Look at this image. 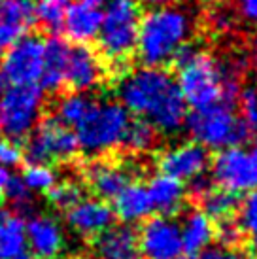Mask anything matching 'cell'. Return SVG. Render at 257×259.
<instances>
[{
    "label": "cell",
    "mask_w": 257,
    "mask_h": 259,
    "mask_svg": "<svg viewBox=\"0 0 257 259\" xmlns=\"http://www.w3.org/2000/svg\"><path fill=\"white\" fill-rule=\"evenodd\" d=\"M68 4L70 0H38L34 6V21L50 32H57L63 29Z\"/></svg>",
    "instance_id": "cell-28"
},
{
    "label": "cell",
    "mask_w": 257,
    "mask_h": 259,
    "mask_svg": "<svg viewBox=\"0 0 257 259\" xmlns=\"http://www.w3.org/2000/svg\"><path fill=\"white\" fill-rule=\"evenodd\" d=\"M140 19L142 12L138 0H106L97 40L102 55L112 61L119 72L123 70V61H127L136 48Z\"/></svg>",
    "instance_id": "cell-4"
},
{
    "label": "cell",
    "mask_w": 257,
    "mask_h": 259,
    "mask_svg": "<svg viewBox=\"0 0 257 259\" xmlns=\"http://www.w3.org/2000/svg\"><path fill=\"white\" fill-rule=\"evenodd\" d=\"M106 0H74L68 4L63 29L76 44H87L99 36Z\"/></svg>",
    "instance_id": "cell-16"
},
{
    "label": "cell",
    "mask_w": 257,
    "mask_h": 259,
    "mask_svg": "<svg viewBox=\"0 0 257 259\" xmlns=\"http://www.w3.org/2000/svg\"><path fill=\"white\" fill-rule=\"evenodd\" d=\"M238 225L242 229V235L250 240L251 248L257 252V189H253L240 206V218Z\"/></svg>",
    "instance_id": "cell-31"
},
{
    "label": "cell",
    "mask_w": 257,
    "mask_h": 259,
    "mask_svg": "<svg viewBox=\"0 0 257 259\" xmlns=\"http://www.w3.org/2000/svg\"><path fill=\"white\" fill-rule=\"evenodd\" d=\"M91 104H93V99H89L85 93H76L74 91L70 95H64L63 99L57 102V119L72 129L85 117Z\"/></svg>",
    "instance_id": "cell-26"
},
{
    "label": "cell",
    "mask_w": 257,
    "mask_h": 259,
    "mask_svg": "<svg viewBox=\"0 0 257 259\" xmlns=\"http://www.w3.org/2000/svg\"><path fill=\"white\" fill-rule=\"evenodd\" d=\"M210 189H212V182L206 178V174L189 182V191H191V195L193 197H197V199H202Z\"/></svg>",
    "instance_id": "cell-38"
},
{
    "label": "cell",
    "mask_w": 257,
    "mask_h": 259,
    "mask_svg": "<svg viewBox=\"0 0 257 259\" xmlns=\"http://www.w3.org/2000/svg\"><path fill=\"white\" fill-rule=\"evenodd\" d=\"M138 237V253L146 259H178L184 253L180 223L170 216L150 218Z\"/></svg>",
    "instance_id": "cell-11"
},
{
    "label": "cell",
    "mask_w": 257,
    "mask_h": 259,
    "mask_svg": "<svg viewBox=\"0 0 257 259\" xmlns=\"http://www.w3.org/2000/svg\"><path fill=\"white\" fill-rule=\"evenodd\" d=\"M148 195H150L153 212H159L161 216H172L182 210L186 202V186L184 182L176 180L166 174H155L148 182Z\"/></svg>",
    "instance_id": "cell-20"
},
{
    "label": "cell",
    "mask_w": 257,
    "mask_h": 259,
    "mask_svg": "<svg viewBox=\"0 0 257 259\" xmlns=\"http://www.w3.org/2000/svg\"><path fill=\"white\" fill-rule=\"evenodd\" d=\"M140 2H144L146 6H150V8H159V6H168L174 0H140Z\"/></svg>",
    "instance_id": "cell-40"
},
{
    "label": "cell",
    "mask_w": 257,
    "mask_h": 259,
    "mask_svg": "<svg viewBox=\"0 0 257 259\" xmlns=\"http://www.w3.org/2000/svg\"><path fill=\"white\" fill-rule=\"evenodd\" d=\"M180 233H182V248L187 255H197L204 248L212 246V240L216 237L214 222L202 212L200 208L189 210L182 223H180Z\"/></svg>",
    "instance_id": "cell-22"
},
{
    "label": "cell",
    "mask_w": 257,
    "mask_h": 259,
    "mask_svg": "<svg viewBox=\"0 0 257 259\" xmlns=\"http://www.w3.org/2000/svg\"><path fill=\"white\" fill-rule=\"evenodd\" d=\"M25 235L27 246L36 259H59L64 252V231L50 214H36L25 222Z\"/></svg>",
    "instance_id": "cell-13"
},
{
    "label": "cell",
    "mask_w": 257,
    "mask_h": 259,
    "mask_svg": "<svg viewBox=\"0 0 257 259\" xmlns=\"http://www.w3.org/2000/svg\"><path fill=\"white\" fill-rule=\"evenodd\" d=\"M46 40L25 34L8 48L2 61V76L12 85H34L42 78Z\"/></svg>",
    "instance_id": "cell-9"
},
{
    "label": "cell",
    "mask_w": 257,
    "mask_h": 259,
    "mask_svg": "<svg viewBox=\"0 0 257 259\" xmlns=\"http://www.w3.org/2000/svg\"><path fill=\"white\" fill-rule=\"evenodd\" d=\"M95 252L100 259H135L138 255V237L127 223L110 225L95 240Z\"/></svg>",
    "instance_id": "cell-19"
},
{
    "label": "cell",
    "mask_w": 257,
    "mask_h": 259,
    "mask_svg": "<svg viewBox=\"0 0 257 259\" xmlns=\"http://www.w3.org/2000/svg\"><path fill=\"white\" fill-rule=\"evenodd\" d=\"M23 157V151L19 146L12 140H0V165L2 166H15Z\"/></svg>",
    "instance_id": "cell-36"
},
{
    "label": "cell",
    "mask_w": 257,
    "mask_h": 259,
    "mask_svg": "<svg viewBox=\"0 0 257 259\" xmlns=\"http://www.w3.org/2000/svg\"><path fill=\"white\" fill-rule=\"evenodd\" d=\"M248 151H250L251 159H253V165H255V168H257V142L251 146V150H248Z\"/></svg>",
    "instance_id": "cell-41"
},
{
    "label": "cell",
    "mask_w": 257,
    "mask_h": 259,
    "mask_svg": "<svg viewBox=\"0 0 257 259\" xmlns=\"http://www.w3.org/2000/svg\"><path fill=\"white\" fill-rule=\"evenodd\" d=\"M253 74H255V81H257V55L253 59Z\"/></svg>",
    "instance_id": "cell-44"
},
{
    "label": "cell",
    "mask_w": 257,
    "mask_h": 259,
    "mask_svg": "<svg viewBox=\"0 0 257 259\" xmlns=\"http://www.w3.org/2000/svg\"><path fill=\"white\" fill-rule=\"evenodd\" d=\"M21 182L32 193H48L57 184V174L48 163H29L23 170Z\"/></svg>",
    "instance_id": "cell-29"
},
{
    "label": "cell",
    "mask_w": 257,
    "mask_h": 259,
    "mask_svg": "<svg viewBox=\"0 0 257 259\" xmlns=\"http://www.w3.org/2000/svg\"><path fill=\"white\" fill-rule=\"evenodd\" d=\"M178 259H180V257H178Z\"/></svg>",
    "instance_id": "cell-46"
},
{
    "label": "cell",
    "mask_w": 257,
    "mask_h": 259,
    "mask_svg": "<svg viewBox=\"0 0 257 259\" xmlns=\"http://www.w3.org/2000/svg\"><path fill=\"white\" fill-rule=\"evenodd\" d=\"M193 34L191 14L180 6L151 8L140 19L135 51L144 66L168 65Z\"/></svg>",
    "instance_id": "cell-3"
},
{
    "label": "cell",
    "mask_w": 257,
    "mask_h": 259,
    "mask_svg": "<svg viewBox=\"0 0 257 259\" xmlns=\"http://www.w3.org/2000/svg\"><path fill=\"white\" fill-rule=\"evenodd\" d=\"M48 199H50V202L55 208L68 210L78 201L83 199V189H81V186H79L78 182H72V180L57 182L48 191Z\"/></svg>",
    "instance_id": "cell-30"
},
{
    "label": "cell",
    "mask_w": 257,
    "mask_h": 259,
    "mask_svg": "<svg viewBox=\"0 0 257 259\" xmlns=\"http://www.w3.org/2000/svg\"><path fill=\"white\" fill-rule=\"evenodd\" d=\"M119 104L128 114L148 121L155 131L174 135L184 129L187 104L174 76L155 66H142L123 74L117 85Z\"/></svg>",
    "instance_id": "cell-1"
},
{
    "label": "cell",
    "mask_w": 257,
    "mask_h": 259,
    "mask_svg": "<svg viewBox=\"0 0 257 259\" xmlns=\"http://www.w3.org/2000/svg\"><path fill=\"white\" fill-rule=\"evenodd\" d=\"M236 6L244 21L257 25V0H236Z\"/></svg>",
    "instance_id": "cell-37"
},
{
    "label": "cell",
    "mask_w": 257,
    "mask_h": 259,
    "mask_svg": "<svg viewBox=\"0 0 257 259\" xmlns=\"http://www.w3.org/2000/svg\"><path fill=\"white\" fill-rule=\"evenodd\" d=\"M85 178L99 199L114 201L123 187L131 184V170L127 166L117 165V163L97 161V163L87 166Z\"/></svg>",
    "instance_id": "cell-18"
},
{
    "label": "cell",
    "mask_w": 257,
    "mask_h": 259,
    "mask_svg": "<svg viewBox=\"0 0 257 259\" xmlns=\"http://www.w3.org/2000/svg\"><path fill=\"white\" fill-rule=\"evenodd\" d=\"M6 91V78L2 76V72H0V95Z\"/></svg>",
    "instance_id": "cell-42"
},
{
    "label": "cell",
    "mask_w": 257,
    "mask_h": 259,
    "mask_svg": "<svg viewBox=\"0 0 257 259\" xmlns=\"http://www.w3.org/2000/svg\"><path fill=\"white\" fill-rule=\"evenodd\" d=\"M212 178L218 186L231 193H246L257 189V168L250 151L233 146L218 151L214 161H210Z\"/></svg>",
    "instance_id": "cell-10"
},
{
    "label": "cell",
    "mask_w": 257,
    "mask_h": 259,
    "mask_svg": "<svg viewBox=\"0 0 257 259\" xmlns=\"http://www.w3.org/2000/svg\"><path fill=\"white\" fill-rule=\"evenodd\" d=\"M216 237L220 240V244L222 246H229V248H238L240 244V240H242V229H240V225L235 222H222V225L216 229Z\"/></svg>",
    "instance_id": "cell-34"
},
{
    "label": "cell",
    "mask_w": 257,
    "mask_h": 259,
    "mask_svg": "<svg viewBox=\"0 0 257 259\" xmlns=\"http://www.w3.org/2000/svg\"><path fill=\"white\" fill-rule=\"evenodd\" d=\"M157 142V131L144 119H131L123 137V146L135 153L150 151Z\"/></svg>",
    "instance_id": "cell-27"
},
{
    "label": "cell",
    "mask_w": 257,
    "mask_h": 259,
    "mask_svg": "<svg viewBox=\"0 0 257 259\" xmlns=\"http://www.w3.org/2000/svg\"><path fill=\"white\" fill-rule=\"evenodd\" d=\"M131 115L119 102L102 101L91 104L85 117L74 127L78 146L89 155H102L123 144Z\"/></svg>",
    "instance_id": "cell-6"
},
{
    "label": "cell",
    "mask_w": 257,
    "mask_h": 259,
    "mask_svg": "<svg viewBox=\"0 0 257 259\" xmlns=\"http://www.w3.org/2000/svg\"><path fill=\"white\" fill-rule=\"evenodd\" d=\"M14 259H36V257L32 255V253H25V252H23L21 255H17V257H14Z\"/></svg>",
    "instance_id": "cell-43"
},
{
    "label": "cell",
    "mask_w": 257,
    "mask_h": 259,
    "mask_svg": "<svg viewBox=\"0 0 257 259\" xmlns=\"http://www.w3.org/2000/svg\"><path fill=\"white\" fill-rule=\"evenodd\" d=\"M195 259H250V257L240 248H229V246L214 244L204 248L200 253H197Z\"/></svg>",
    "instance_id": "cell-35"
},
{
    "label": "cell",
    "mask_w": 257,
    "mask_h": 259,
    "mask_svg": "<svg viewBox=\"0 0 257 259\" xmlns=\"http://www.w3.org/2000/svg\"><path fill=\"white\" fill-rule=\"evenodd\" d=\"M27 248L25 220L14 210L0 208V259H14Z\"/></svg>",
    "instance_id": "cell-24"
},
{
    "label": "cell",
    "mask_w": 257,
    "mask_h": 259,
    "mask_svg": "<svg viewBox=\"0 0 257 259\" xmlns=\"http://www.w3.org/2000/svg\"><path fill=\"white\" fill-rule=\"evenodd\" d=\"M64 79L66 85H70L76 93H87L97 89L104 79V65L97 51L85 44L70 46Z\"/></svg>",
    "instance_id": "cell-14"
},
{
    "label": "cell",
    "mask_w": 257,
    "mask_h": 259,
    "mask_svg": "<svg viewBox=\"0 0 257 259\" xmlns=\"http://www.w3.org/2000/svg\"><path fill=\"white\" fill-rule=\"evenodd\" d=\"M70 46L63 38L53 36L46 40L44 50V70H42V85L48 91H59L66 85V61H68Z\"/></svg>",
    "instance_id": "cell-23"
},
{
    "label": "cell",
    "mask_w": 257,
    "mask_h": 259,
    "mask_svg": "<svg viewBox=\"0 0 257 259\" xmlns=\"http://www.w3.org/2000/svg\"><path fill=\"white\" fill-rule=\"evenodd\" d=\"M34 23V6L29 0H0V51L27 34Z\"/></svg>",
    "instance_id": "cell-17"
},
{
    "label": "cell",
    "mask_w": 257,
    "mask_h": 259,
    "mask_svg": "<svg viewBox=\"0 0 257 259\" xmlns=\"http://www.w3.org/2000/svg\"><path fill=\"white\" fill-rule=\"evenodd\" d=\"M32 191H29V187L21 182V178H14L10 180V186L6 189L4 199H8L10 202H14L15 208H27L32 204Z\"/></svg>",
    "instance_id": "cell-33"
},
{
    "label": "cell",
    "mask_w": 257,
    "mask_h": 259,
    "mask_svg": "<svg viewBox=\"0 0 257 259\" xmlns=\"http://www.w3.org/2000/svg\"><path fill=\"white\" fill-rule=\"evenodd\" d=\"M29 137V142L25 146V157L29 159V163H64L76 157L79 150L76 133L57 117L38 123Z\"/></svg>",
    "instance_id": "cell-8"
},
{
    "label": "cell",
    "mask_w": 257,
    "mask_h": 259,
    "mask_svg": "<svg viewBox=\"0 0 257 259\" xmlns=\"http://www.w3.org/2000/svg\"><path fill=\"white\" fill-rule=\"evenodd\" d=\"M178 66L176 85L187 106L193 110L214 104H235L240 93L242 65L238 61L223 63L208 51L184 46L174 57Z\"/></svg>",
    "instance_id": "cell-2"
},
{
    "label": "cell",
    "mask_w": 257,
    "mask_h": 259,
    "mask_svg": "<svg viewBox=\"0 0 257 259\" xmlns=\"http://www.w3.org/2000/svg\"><path fill=\"white\" fill-rule=\"evenodd\" d=\"M0 133H2V127H0Z\"/></svg>",
    "instance_id": "cell-45"
},
{
    "label": "cell",
    "mask_w": 257,
    "mask_h": 259,
    "mask_svg": "<svg viewBox=\"0 0 257 259\" xmlns=\"http://www.w3.org/2000/svg\"><path fill=\"white\" fill-rule=\"evenodd\" d=\"M66 223L79 237H99L114 223V210L99 197H83L66 210Z\"/></svg>",
    "instance_id": "cell-15"
},
{
    "label": "cell",
    "mask_w": 257,
    "mask_h": 259,
    "mask_svg": "<svg viewBox=\"0 0 257 259\" xmlns=\"http://www.w3.org/2000/svg\"><path fill=\"white\" fill-rule=\"evenodd\" d=\"M184 127L193 142L208 151L240 146L250 138V131L240 121L233 104H214L208 108L193 110V114L186 117Z\"/></svg>",
    "instance_id": "cell-5"
},
{
    "label": "cell",
    "mask_w": 257,
    "mask_h": 259,
    "mask_svg": "<svg viewBox=\"0 0 257 259\" xmlns=\"http://www.w3.org/2000/svg\"><path fill=\"white\" fill-rule=\"evenodd\" d=\"M44 91L36 85H12L0 95V127L12 140L27 138L40 123Z\"/></svg>",
    "instance_id": "cell-7"
},
{
    "label": "cell",
    "mask_w": 257,
    "mask_h": 259,
    "mask_svg": "<svg viewBox=\"0 0 257 259\" xmlns=\"http://www.w3.org/2000/svg\"><path fill=\"white\" fill-rule=\"evenodd\" d=\"M202 212L206 214L212 222L218 220V222H225L233 216L238 208V197L231 191H225V189H210L202 199Z\"/></svg>",
    "instance_id": "cell-25"
},
{
    "label": "cell",
    "mask_w": 257,
    "mask_h": 259,
    "mask_svg": "<svg viewBox=\"0 0 257 259\" xmlns=\"http://www.w3.org/2000/svg\"><path fill=\"white\" fill-rule=\"evenodd\" d=\"M112 210H114V216H117L127 225L148 220L153 212V206H151L146 186L138 184V182L127 184L114 199V208Z\"/></svg>",
    "instance_id": "cell-21"
},
{
    "label": "cell",
    "mask_w": 257,
    "mask_h": 259,
    "mask_svg": "<svg viewBox=\"0 0 257 259\" xmlns=\"http://www.w3.org/2000/svg\"><path fill=\"white\" fill-rule=\"evenodd\" d=\"M10 180H12V174L8 170L6 166L0 165V199H4V195H6V189L10 186Z\"/></svg>",
    "instance_id": "cell-39"
},
{
    "label": "cell",
    "mask_w": 257,
    "mask_h": 259,
    "mask_svg": "<svg viewBox=\"0 0 257 259\" xmlns=\"http://www.w3.org/2000/svg\"><path fill=\"white\" fill-rule=\"evenodd\" d=\"M236 101H238V108H240V112H238L240 121L246 125L250 135L257 133V89H253V87L240 89Z\"/></svg>",
    "instance_id": "cell-32"
},
{
    "label": "cell",
    "mask_w": 257,
    "mask_h": 259,
    "mask_svg": "<svg viewBox=\"0 0 257 259\" xmlns=\"http://www.w3.org/2000/svg\"><path fill=\"white\" fill-rule=\"evenodd\" d=\"M159 170L180 182H191L204 176L210 168V153L197 142H180L159 155Z\"/></svg>",
    "instance_id": "cell-12"
}]
</instances>
